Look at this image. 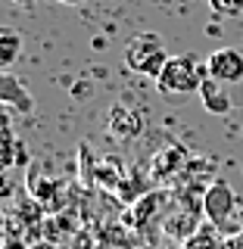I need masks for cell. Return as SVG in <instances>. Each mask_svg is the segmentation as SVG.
I'll list each match as a JSON object with an SVG mask.
<instances>
[{"instance_id":"obj_3","label":"cell","mask_w":243,"mask_h":249,"mask_svg":"<svg viewBox=\"0 0 243 249\" xmlns=\"http://www.w3.org/2000/svg\"><path fill=\"white\" fill-rule=\"evenodd\" d=\"M234 212H237V193L231 190V184L212 181L209 190L203 193V215H206V221L215 224V228H224L234 218Z\"/></svg>"},{"instance_id":"obj_12","label":"cell","mask_w":243,"mask_h":249,"mask_svg":"<svg viewBox=\"0 0 243 249\" xmlns=\"http://www.w3.org/2000/svg\"><path fill=\"white\" fill-rule=\"evenodd\" d=\"M209 6L218 16H240L243 13V0H209Z\"/></svg>"},{"instance_id":"obj_11","label":"cell","mask_w":243,"mask_h":249,"mask_svg":"<svg viewBox=\"0 0 243 249\" xmlns=\"http://www.w3.org/2000/svg\"><path fill=\"white\" fill-rule=\"evenodd\" d=\"M3 124V150H0V165L3 168H10L13 162H16V156H13V150H16V140H13V131H10V122H0Z\"/></svg>"},{"instance_id":"obj_4","label":"cell","mask_w":243,"mask_h":249,"mask_svg":"<svg viewBox=\"0 0 243 249\" xmlns=\"http://www.w3.org/2000/svg\"><path fill=\"white\" fill-rule=\"evenodd\" d=\"M206 66H209V75L215 81L228 84V88L243 81V50H237V47H218V50H212Z\"/></svg>"},{"instance_id":"obj_9","label":"cell","mask_w":243,"mask_h":249,"mask_svg":"<svg viewBox=\"0 0 243 249\" xmlns=\"http://www.w3.org/2000/svg\"><path fill=\"white\" fill-rule=\"evenodd\" d=\"M200 231V218L197 215H190V212H178L175 218H168V224H166V233L168 237H193V233Z\"/></svg>"},{"instance_id":"obj_1","label":"cell","mask_w":243,"mask_h":249,"mask_svg":"<svg viewBox=\"0 0 243 249\" xmlns=\"http://www.w3.org/2000/svg\"><path fill=\"white\" fill-rule=\"evenodd\" d=\"M206 78H209L206 62H200L190 53H181V56H171L166 62L162 75L156 78V88L166 93V97H187V93H200Z\"/></svg>"},{"instance_id":"obj_5","label":"cell","mask_w":243,"mask_h":249,"mask_svg":"<svg viewBox=\"0 0 243 249\" xmlns=\"http://www.w3.org/2000/svg\"><path fill=\"white\" fill-rule=\"evenodd\" d=\"M200 100H203V106H206V112H212V115H228L231 109H234V100H231L228 84L215 81L212 75L203 81V88H200Z\"/></svg>"},{"instance_id":"obj_10","label":"cell","mask_w":243,"mask_h":249,"mask_svg":"<svg viewBox=\"0 0 243 249\" xmlns=\"http://www.w3.org/2000/svg\"><path fill=\"white\" fill-rule=\"evenodd\" d=\"M19 50H22V37L16 31H3L0 35V66H13L19 59Z\"/></svg>"},{"instance_id":"obj_14","label":"cell","mask_w":243,"mask_h":249,"mask_svg":"<svg viewBox=\"0 0 243 249\" xmlns=\"http://www.w3.org/2000/svg\"><path fill=\"white\" fill-rule=\"evenodd\" d=\"M13 3H19V6H31L35 0H13Z\"/></svg>"},{"instance_id":"obj_13","label":"cell","mask_w":243,"mask_h":249,"mask_svg":"<svg viewBox=\"0 0 243 249\" xmlns=\"http://www.w3.org/2000/svg\"><path fill=\"white\" fill-rule=\"evenodd\" d=\"M59 3H66V6H78V3H84V0H59Z\"/></svg>"},{"instance_id":"obj_8","label":"cell","mask_w":243,"mask_h":249,"mask_svg":"<svg viewBox=\"0 0 243 249\" xmlns=\"http://www.w3.org/2000/svg\"><path fill=\"white\" fill-rule=\"evenodd\" d=\"M181 249H228V246L222 243L215 224H200V231L193 233V237H187L181 243Z\"/></svg>"},{"instance_id":"obj_7","label":"cell","mask_w":243,"mask_h":249,"mask_svg":"<svg viewBox=\"0 0 243 249\" xmlns=\"http://www.w3.org/2000/svg\"><path fill=\"white\" fill-rule=\"evenodd\" d=\"M0 100H3V106H16L19 112H31V109H35L31 93L22 88L13 75H3V78H0Z\"/></svg>"},{"instance_id":"obj_2","label":"cell","mask_w":243,"mask_h":249,"mask_svg":"<svg viewBox=\"0 0 243 249\" xmlns=\"http://www.w3.org/2000/svg\"><path fill=\"white\" fill-rule=\"evenodd\" d=\"M168 59L171 56L166 53L162 37L159 35H150V31H144V35L131 37V41L125 44V66H128L131 72H137V75L159 78Z\"/></svg>"},{"instance_id":"obj_6","label":"cell","mask_w":243,"mask_h":249,"mask_svg":"<svg viewBox=\"0 0 243 249\" xmlns=\"http://www.w3.org/2000/svg\"><path fill=\"white\" fill-rule=\"evenodd\" d=\"M109 131H112L115 137H122V140H131V137H137L140 131H144V115L137 112V109H131V106H112V112H109Z\"/></svg>"}]
</instances>
